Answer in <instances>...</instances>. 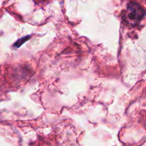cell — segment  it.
I'll list each match as a JSON object with an SVG mask.
<instances>
[{"instance_id":"1","label":"cell","mask_w":146,"mask_h":146,"mask_svg":"<svg viewBox=\"0 0 146 146\" xmlns=\"http://www.w3.org/2000/svg\"><path fill=\"white\" fill-rule=\"evenodd\" d=\"M145 17V10L136 1H129L123 11V20L128 24L135 25Z\"/></svg>"},{"instance_id":"2","label":"cell","mask_w":146,"mask_h":146,"mask_svg":"<svg viewBox=\"0 0 146 146\" xmlns=\"http://www.w3.org/2000/svg\"><path fill=\"white\" fill-rule=\"evenodd\" d=\"M29 37H24V38L21 39V40H19L18 41H17V42L14 44V46H15V47H20V46H21V44H22L24 42L27 41V40H28Z\"/></svg>"}]
</instances>
